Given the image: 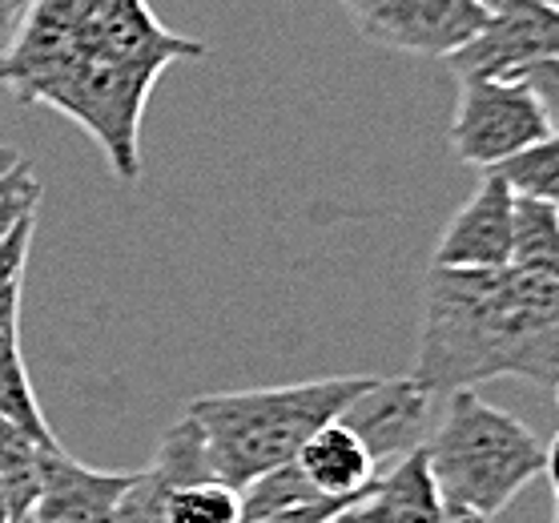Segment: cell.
Returning <instances> with one entry per match:
<instances>
[{
    "instance_id": "6da1fadb",
    "label": "cell",
    "mask_w": 559,
    "mask_h": 523,
    "mask_svg": "<svg viewBox=\"0 0 559 523\" xmlns=\"http://www.w3.org/2000/svg\"><path fill=\"white\" fill-rule=\"evenodd\" d=\"M205 45L166 28L150 0H28L0 90L45 105L97 141L121 181L141 178V121L169 64L202 61Z\"/></svg>"
},
{
    "instance_id": "7a4b0ae2",
    "label": "cell",
    "mask_w": 559,
    "mask_h": 523,
    "mask_svg": "<svg viewBox=\"0 0 559 523\" xmlns=\"http://www.w3.org/2000/svg\"><path fill=\"white\" fill-rule=\"evenodd\" d=\"M411 379L431 395L475 391L491 379H559V282L520 270H435L423 298Z\"/></svg>"
},
{
    "instance_id": "3957f363",
    "label": "cell",
    "mask_w": 559,
    "mask_h": 523,
    "mask_svg": "<svg viewBox=\"0 0 559 523\" xmlns=\"http://www.w3.org/2000/svg\"><path fill=\"white\" fill-rule=\"evenodd\" d=\"M379 375H331L286 387L217 391L186 403V419L202 431L217 479L250 487L266 472L294 463L302 443L334 423Z\"/></svg>"
},
{
    "instance_id": "277c9868",
    "label": "cell",
    "mask_w": 559,
    "mask_h": 523,
    "mask_svg": "<svg viewBox=\"0 0 559 523\" xmlns=\"http://www.w3.org/2000/svg\"><path fill=\"white\" fill-rule=\"evenodd\" d=\"M423 455L447 511L496 520L523 487L544 475L547 443H539L527 423L484 403L475 391H455L443 399Z\"/></svg>"
},
{
    "instance_id": "5b68a950",
    "label": "cell",
    "mask_w": 559,
    "mask_h": 523,
    "mask_svg": "<svg viewBox=\"0 0 559 523\" xmlns=\"http://www.w3.org/2000/svg\"><path fill=\"white\" fill-rule=\"evenodd\" d=\"M547 114L520 78H459L451 150L463 166L496 174L503 162L547 138Z\"/></svg>"
},
{
    "instance_id": "8992f818",
    "label": "cell",
    "mask_w": 559,
    "mask_h": 523,
    "mask_svg": "<svg viewBox=\"0 0 559 523\" xmlns=\"http://www.w3.org/2000/svg\"><path fill=\"white\" fill-rule=\"evenodd\" d=\"M343 9L370 45L439 61H451L491 21L479 0H343Z\"/></svg>"
},
{
    "instance_id": "52a82bcc",
    "label": "cell",
    "mask_w": 559,
    "mask_h": 523,
    "mask_svg": "<svg viewBox=\"0 0 559 523\" xmlns=\"http://www.w3.org/2000/svg\"><path fill=\"white\" fill-rule=\"evenodd\" d=\"M544 61H559V9L547 0H503L484 33L447 64L455 78H520Z\"/></svg>"
},
{
    "instance_id": "ba28073f",
    "label": "cell",
    "mask_w": 559,
    "mask_h": 523,
    "mask_svg": "<svg viewBox=\"0 0 559 523\" xmlns=\"http://www.w3.org/2000/svg\"><path fill=\"white\" fill-rule=\"evenodd\" d=\"M439 411L443 399L419 387L411 375H399V379H374L338 419L367 443L374 467L386 472L427 443Z\"/></svg>"
},
{
    "instance_id": "9c48e42d",
    "label": "cell",
    "mask_w": 559,
    "mask_h": 523,
    "mask_svg": "<svg viewBox=\"0 0 559 523\" xmlns=\"http://www.w3.org/2000/svg\"><path fill=\"white\" fill-rule=\"evenodd\" d=\"M141 472H97L61 443L40 460V491L28 523H117V511Z\"/></svg>"
},
{
    "instance_id": "30bf717a",
    "label": "cell",
    "mask_w": 559,
    "mask_h": 523,
    "mask_svg": "<svg viewBox=\"0 0 559 523\" xmlns=\"http://www.w3.org/2000/svg\"><path fill=\"white\" fill-rule=\"evenodd\" d=\"M511 210L515 193L499 174H484L475 193L459 205L435 242V270H508L511 266Z\"/></svg>"
},
{
    "instance_id": "8fae6325",
    "label": "cell",
    "mask_w": 559,
    "mask_h": 523,
    "mask_svg": "<svg viewBox=\"0 0 559 523\" xmlns=\"http://www.w3.org/2000/svg\"><path fill=\"white\" fill-rule=\"evenodd\" d=\"M294 467L306 475L318 499H362L367 487L379 479V467L370 460L367 443L358 439L343 419L326 423L302 443L294 455Z\"/></svg>"
},
{
    "instance_id": "7c38bea8",
    "label": "cell",
    "mask_w": 559,
    "mask_h": 523,
    "mask_svg": "<svg viewBox=\"0 0 559 523\" xmlns=\"http://www.w3.org/2000/svg\"><path fill=\"white\" fill-rule=\"evenodd\" d=\"M443 515L447 503L431 479L423 447L379 472L367 496L350 508V523H443Z\"/></svg>"
},
{
    "instance_id": "4fadbf2b",
    "label": "cell",
    "mask_w": 559,
    "mask_h": 523,
    "mask_svg": "<svg viewBox=\"0 0 559 523\" xmlns=\"http://www.w3.org/2000/svg\"><path fill=\"white\" fill-rule=\"evenodd\" d=\"M0 419L13 423L16 431H25L40 447H57V435L40 411L21 355V294L0 298Z\"/></svg>"
},
{
    "instance_id": "5bb4252c",
    "label": "cell",
    "mask_w": 559,
    "mask_h": 523,
    "mask_svg": "<svg viewBox=\"0 0 559 523\" xmlns=\"http://www.w3.org/2000/svg\"><path fill=\"white\" fill-rule=\"evenodd\" d=\"M511 270L559 282V210L532 198H515L511 210Z\"/></svg>"
},
{
    "instance_id": "9a60e30c",
    "label": "cell",
    "mask_w": 559,
    "mask_h": 523,
    "mask_svg": "<svg viewBox=\"0 0 559 523\" xmlns=\"http://www.w3.org/2000/svg\"><path fill=\"white\" fill-rule=\"evenodd\" d=\"M49 447L16 431L13 423L0 419V487H4V503H9V523H21L33 515L40 491V460Z\"/></svg>"
},
{
    "instance_id": "2e32d148",
    "label": "cell",
    "mask_w": 559,
    "mask_h": 523,
    "mask_svg": "<svg viewBox=\"0 0 559 523\" xmlns=\"http://www.w3.org/2000/svg\"><path fill=\"white\" fill-rule=\"evenodd\" d=\"M496 174L508 181V190L515 198H532V202H547L559 210V133L551 129L547 138L503 162Z\"/></svg>"
},
{
    "instance_id": "e0dca14e",
    "label": "cell",
    "mask_w": 559,
    "mask_h": 523,
    "mask_svg": "<svg viewBox=\"0 0 559 523\" xmlns=\"http://www.w3.org/2000/svg\"><path fill=\"white\" fill-rule=\"evenodd\" d=\"M310 503H322L314 496V487L306 484V475L294 463H282V467L266 472L250 487H242V523L270 520V515H282V511L310 508Z\"/></svg>"
},
{
    "instance_id": "ac0fdd59",
    "label": "cell",
    "mask_w": 559,
    "mask_h": 523,
    "mask_svg": "<svg viewBox=\"0 0 559 523\" xmlns=\"http://www.w3.org/2000/svg\"><path fill=\"white\" fill-rule=\"evenodd\" d=\"M45 198V186H40L37 169L28 157H21L4 178H0V242L25 222V217H37V205Z\"/></svg>"
},
{
    "instance_id": "d6986e66",
    "label": "cell",
    "mask_w": 559,
    "mask_h": 523,
    "mask_svg": "<svg viewBox=\"0 0 559 523\" xmlns=\"http://www.w3.org/2000/svg\"><path fill=\"white\" fill-rule=\"evenodd\" d=\"M33 230H37V217H25L4 242H0V298L9 294H21V282H25V262H28V246H33Z\"/></svg>"
},
{
    "instance_id": "ffe728a7",
    "label": "cell",
    "mask_w": 559,
    "mask_h": 523,
    "mask_svg": "<svg viewBox=\"0 0 559 523\" xmlns=\"http://www.w3.org/2000/svg\"><path fill=\"white\" fill-rule=\"evenodd\" d=\"M520 81L532 85V93L539 97L547 114V126L559 133V61H544V64H532V69H523Z\"/></svg>"
},
{
    "instance_id": "44dd1931",
    "label": "cell",
    "mask_w": 559,
    "mask_h": 523,
    "mask_svg": "<svg viewBox=\"0 0 559 523\" xmlns=\"http://www.w3.org/2000/svg\"><path fill=\"white\" fill-rule=\"evenodd\" d=\"M358 499H322V503H310V508L298 511H282V515H270V520H254V523H334L343 511L355 508Z\"/></svg>"
},
{
    "instance_id": "7402d4cb",
    "label": "cell",
    "mask_w": 559,
    "mask_h": 523,
    "mask_svg": "<svg viewBox=\"0 0 559 523\" xmlns=\"http://www.w3.org/2000/svg\"><path fill=\"white\" fill-rule=\"evenodd\" d=\"M28 0H0V57L13 49L16 33H21V21H25Z\"/></svg>"
},
{
    "instance_id": "603a6c76",
    "label": "cell",
    "mask_w": 559,
    "mask_h": 523,
    "mask_svg": "<svg viewBox=\"0 0 559 523\" xmlns=\"http://www.w3.org/2000/svg\"><path fill=\"white\" fill-rule=\"evenodd\" d=\"M544 475H547V484H551V491H556V515H551V523H559V431H556V439L547 443Z\"/></svg>"
},
{
    "instance_id": "cb8c5ba5",
    "label": "cell",
    "mask_w": 559,
    "mask_h": 523,
    "mask_svg": "<svg viewBox=\"0 0 559 523\" xmlns=\"http://www.w3.org/2000/svg\"><path fill=\"white\" fill-rule=\"evenodd\" d=\"M16 162H21V154H16V150H9V145H0V178H4Z\"/></svg>"
},
{
    "instance_id": "d4e9b609",
    "label": "cell",
    "mask_w": 559,
    "mask_h": 523,
    "mask_svg": "<svg viewBox=\"0 0 559 523\" xmlns=\"http://www.w3.org/2000/svg\"><path fill=\"white\" fill-rule=\"evenodd\" d=\"M443 523H491V520H484V515H471V511H447Z\"/></svg>"
},
{
    "instance_id": "484cf974",
    "label": "cell",
    "mask_w": 559,
    "mask_h": 523,
    "mask_svg": "<svg viewBox=\"0 0 559 523\" xmlns=\"http://www.w3.org/2000/svg\"><path fill=\"white\" fill-rule=\"evenodd\" d=\"M0 523H9V503H4V487H0Z\"/></svg>"
},
{
    "instance_id": "4316f807",
    "label": "cell",
    "mask_w": 559,
    "mask_h": 523,
    "mask_svg": "<svg viewBox=\"0 0 559 523\" xmlns=\"http://www.w3.org/2000/svg\"><path fill=\"white\" fill-rule=\"evenodd\" d=\"M479 4H487V9H499V4H503V0H479Z\"/></svg>"
},
{
    "instance_id": "83f0119b",
    "label": "cell",
    "mask_w": 559,
    "mask_h": 523,
    "mask_svg": "<svg viewBox=\"0 0 559 523\" xmlns=\"http://www.w3.org/2000/svg\"><path fill=\"white\" fill-rule=\"evenodd\" d=\"M556 403H559V379H556Z\"/></svg>"
},
{
    "instance_id": "f1b7e54d",
    "label": "cell",
    "mask_w": 559,
    "mask_h": 523,
    "mask_svg": "<svg viewBox=\"0 0 559 523\" xmlns=\"http://www.w3.org/2000/svg\"><path fill=\"white\" fill-rule=\"evenodd\" d=\"M547 4H556V9H559V0H547Z\"/></svg>"
},
{
    "instance_id": "f546056e",
    "label": "cell",
    "mask_w": 559,
    "mask_h": 523,
    "mask_svg": "<svg viewBox=\"0 0 559 523\" xmlns=\"http://www.w3.org/2000/svg\"><path fill=\"white\" fill-rule=\"evenodd\" d=\"M21 523H28V520H21Z\"/></svg>"
}]
</instances>
